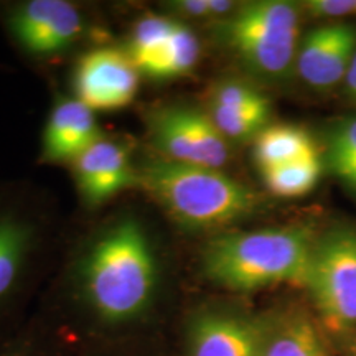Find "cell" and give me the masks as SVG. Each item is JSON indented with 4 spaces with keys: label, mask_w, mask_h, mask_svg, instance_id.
<instances>
[{
    "label": "cell",
    "mask_w": 356,
    "mask_h": 356,
    "mask_svg": "<svg viewBox=\"0 0 356 356\" xmlns=\"http://www.w3.org/2000/svg\"><path fill=\"white\" fill-rule=\"evenodd\" d=\"M315 241L317 234L304 225L222 234L204 248L203 273L234 292L284 282L304 286Z\"/></svg>",
    "instance_id": "cell-1"
},
{
    "label": "cell",
    "mask_w": 356,
    "mask_h": 356,
    "mask_svg": "<svg viewBox=\"0 0 356 356\" xmlns=\"http://www.w3.org/2000/svg\"><path fill=\"white\" fill-rule=\"evenodd\" d=\"M157 269L145 233L136 221L115 225L95 244L83 270L91 309L111 323L127 322L149 305Z\"/></svg>",
    "instance_id": "cell-2"
},
{
    "label": "cell",
    "mask_w": 356,
    "mask_h": 356,
    "mask_svg": "<svg viewBox=\"0 0 356 356\" xmlns=\"http://www.w3.org/2000/svg\"><path fill=\"white\" fill-rule=\"evenodd\" d=\"M137 181L173 220L190 228H225L252 215L261 204L254 191L218 168L165 157L147 162Z\"/></svg>",
    "instance_id": "cell-3"
},
{
    "label": "cell",
    "mask_w": 356,
    "mask_h": 356,
    "mask_svg": "<svg viewBox=\"0 0 356 356\" xmlns=\"http://www.w3.org/2000/svg\"><path fill=\"white\" fill-rule=\"evenodd\" d=\"M300 19L293 3L261 0L225 20L220 33L249 71L267 79L287 76L299 51Z\"/></svg>",
    "instance_id": "cell-4"
},
{
    "label": "cell",
    "mask_w": 356,
    "mask_h": 356,
    "mask_svg": "<svg viewBox=\"0 0 356 356\" xmlns=\"http://www.w3.org/2000/svg\"><path fill=\"white\" fill-rule=\"evenodd\" d=\"M325 330L345 335L356 325V229L317 236L304 280Z\"/></svg>",
    "instance_id": "cell-5"
},
{
    "label": "cell",
    "mask_w": 356,
    "mask_h": 356,
    "mask_svg": "<svg viewBox=\"0 0 356 356\" xmlns=\"http://www.w3.org/2000/svg\"><path fill=\"white\" fill-rule=\"evenodd\" d=\"M152 137L157 149L173 162L220 168L228 162V139L210 114L193 108H167L154 114Z\"/></svg>",
    "instance_id": "cell-6"
},
{
    "label": "cell",
    "mask_w": 356,
    "mask_h": 356,
    "mask_svg": "<svg viewBox=\"0 0 356 356\" xmlns=\"http://www.w3.org/2000/svg\"><path fill=\"white\" fill-rule=\"evenodd\" d=\"M139 68L127 51L99 48L84 55L74 73L76 99L95 111L127 108L139 89Z\"/></svg>",
    "instance_id": "cell-7"
},
{
    "label": "cell",
    "mask_w": 356,
    "mask_h": 356,
    "mask_svg": "<svg viewBox=\"0 0 356 356\" xmlns=\"http://www.w3.org/2000/svg\"><path fill=\"white\" fill-rule=\"evenodd\" d=\"M7 26L25 51L47 55L68 48L81 33L83 19L65 0H32L8 12Z\"/></svg>",
    "instance_id": "cell-8"
},
{
    "label": "cell",
    "mask_w": 356,
    "mask_h": 356,
    "mask_svg": "<svg viewBox=\"0 0 356 356\" xmlns=\"http://www.w3.org/2000/svg\"><path fill=\"white\" fill-rule=\"evenodd\" d=\"M356 56V26L330 24L310 30L297 51L299 76L315 89H330L345 81Z\"/></svg>",
    "instance_id": "cell-9"
},
{
    "label": "cell",
    "mask_w": 356,
    "mask_h": 356,
    "mask_svg": "<svg viewBox=\"0 0 356 356\" xmlns=\"http://www.w3.org/2000/svg\"><path fill=\"white\" fill-rule=\"evenodd\" d=\"M266 323L225 312L193 320L188 335L190 356H261Z\"/></svg>",
    "instance_id": "cell-10"
},
{
    "label": "cell",
    "mask_w": 356,
    "mask_h": 356,
    "mask_svg": "<svg viewBox=\"0 0 356 356\" xmlns=\"http://www.w3.org/2000/svg\"><path fill=\"white\" fill-rule=\"evenodd\" d=\"M78 188L88 203L99 204L137 181L127 147L99 137L73 162Z\"/></svg>",
    "instance_id": "cell-11"
},
{
    "label": "cell",
    "mask_w": 356,
    "mask_h": 356,
    "mask_svg": "<svg viewBox=\"0 0 356 356\" xmlns=\"http://www.w3.org/2000/svg\"><path fill=\"white\" fill-rule=\"evenodd\" d=\"M95 113L79 99H60L43 134V157L50 162H74L99 139Z\"/></svg>",
    "instance_id": "cell-12"
},
{
    "label": "cell",
    "mask_w": 356,
    "mask_h": 356,
    "mask_svg": "<svg viewBox=\"0 0 356 356\" xmlns=\"http://www.w3.org/2000/svg\"><path fill=\"white\" fill-rule=\"evenodd\" d=\"M261 356H330L317 325L302 312L266 323Z\"/></svg>",
    "instance_id": "cell-13"
},
{
    "label": "cell",
    "mask_w": 356,
    "mask_h": 356,
    "mask_svg": "<svg viewBox=\"0 0 356 356\" xmlns=\"http://www.w3.org/2000/svg\"><path fill=\"white\" fill-rule=\"evenodd\" d=\"M30 244L29 222L10 210H0V309L19 287Z\"/></svg>",
    "instance_id": "cell-14"
},
{
    "label": "cell",
    "mask_w": 356,
    "mask_h": 356,
    "mask_svg": "<svg viewBox=\"0 0 356 356\" xmlns=\"http://www.w3.org/2000/svg\"><path fill=\"white\" fill-rule=\"evenodd\" d=\"M318 154L304 127L293 124L267 126L254 139V160L261 172Z\"/></svg>",
    "instance_id": "cell-15"
},
{
    "label": "cell",
    "mask_w": 356,
    "mask_h": 356,
    "mask_svg": "<svg viewBox=\"0 0 356 356\" xmlns=\"http://www.w3.org/2000/svg\"><path fill=\"white\" fill-rule=\"evenodd\" d=\"M323 162L320 154L293 160L284 165L261 172L269 191L284 198H297L307 195L317 186L322 178Z\"/></svg>",
    "instance_id": "cell-16"
},
{
    "label": "cell",
    "mask_w": 356,
    "mask_h": 356,
    "mask_svg": "<svg viewBox=\"0 0 356 356\" xmlns=\"http://www.w3.org/2000/svg\"><path fill=\"white\" fill-rule=\"evenodd\" d=\"M200 60V42L188 26L177 24L167 47L155 58L145 74L154 78H177L190 73Z\"/></svg>",
    "instance_id": "cell-17"
},
{
    "label": "cell",
    "mask_w": 356,
    "mask_h": 356,
    "mask_svg": "<svg viewBox=\"0 0 356 356\" xmlns=\"http://www.w3.org/2000/svg\"><path fill=\"white\" fill-rule=\"evenodd\" d=\"M175 25L177 22H172L167 17L147 15L134 26L127 53L142 73L149 70L155 58L167 47Z\"/></svg>",
    "instance_id": "cell-18"
},
{
    "label": "cell",
    "mask_w": 356,
    "mask_h": 356,
    "mask_svg": "<svg viewBox=\"0 0 356 356\" xmlns=\"http://www.w3.org/2000/svg\"><path fill=\"white\" fill-rule=\"evenodd\" d=\"M210 106L270 113L269 99L262 92L246 83L234 81V79L233 81H221L213 86L210 92Z\"/></svg>",
    "instance_id": "cell-19"
},
{
    "label": "cell",
    "mask_w": 356,
    "mask_h": 356,
    "mask_svg": "<svg viewBox=\"0 0 356 356\" xmlns=\"http://www.w3.org/2000/svg\"><path fill=\"white\" fill-rule=\"evenodd\" d=\"M327 165L337 175L356 165V119L340 122L327 136Z\"/></svg>",
    "instance_id": "cell-20"
},
{
    "label": "cell",
    "mask_w": 356,
    "mask_h": 356,
    "mask_svg": "<svg viewBox=\"0 0 356 356\" xmlns=\"http://www.w3.org/2000/svg\"><path fill=\"white\" fill-rule=\"evenodd\" d=\"M304 8L314 19H341L356 12V0H310Z\"/></svg>",
    "instance_id": "cell-21"
},
{
    "label": "cell",
    "mask_w": 356,
    "mask_h": 356,
    "mask_svg": "<svg viewBox=\"0 0 356 356\" xmlns=\"http://www.w3.org/2000/svg\"><path fill=\"white\" fill-rule=\"evenodd\" d=\"M175 6L186 17H193V19L211 17L210 0H185V2H177Z\"/></svg>",
    "instance_id": "cell-22"
},
{
    "label": "cell",
    "mask_w": 356,
    "mask_h": 356,
    "mask_svg": "<svg viewBox=\"0 0 356 356\" xmlns=\"http://www.w3.org/2000/svg\"><path fill=\"white\" fill-rule=\"evenodd\" d=\"M345 84H346V91L351 96V99L356 101V56L351 61L348 73L345 76Z\"/></svg>",
    "instance_id": "cell-23"
},
{
    "label": "cell",
    "mask_w": 356,
    "mask_h": 356,
    "mask_svg": "<svg viewBox=\"0 0 356 356\" xmlns=\"http://www.w3.org/2000/svg\"><path fill=\"white\" fill-rule=\"evenodd\" d=\"M338 177L341 178V181H343V184L348 185V188H351L356 193V165L348 168V170L341 172Z\"/></svg>",
    "instance_id": "cell-24"
},
{
    "label": "cell",
    "mask_w": 356,
    "mask_h": 356,
    "mask_svg": "<svg viewBox=\"0 0 356 356\" xmlns=\"http://www.w3.org/2000/svg\"><path fill=\"white\" fill-rule=\"evenodd\" d=\"M0 356H19V355H15V353H0Z\"/></svg>",
    "instance_id": "cell-25"
}]
</instances>
